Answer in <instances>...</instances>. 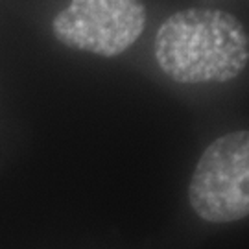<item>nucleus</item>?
Returning <instances> with one entry per match:
<instances>
[{
    "label": "nucleus",
    "mask_w": 249,
    "mask_h": 249,
    "mask_svg": "<svg viewBox=\"0 0 249 249\" xmlns=\"http://www.w3.org/2000/svg\"><path fill=\"white\" fill-rule=\"evenodd\" d=\"M155 59L178 83H225L249 61V37L222 9L190 8L170 15L155 36Z\"/></svg>",
    "instance_id": "obj_1"
},
{
    "label": "nucleus",
    "mask_w": 249,
    "mask_h": 249,
    "mask_svg": "<svg viewBox=\"0 0 249 249\" xmlns=\"http://www.w3.org/2000/svg\"><path fill=\"white\" fill-rule=\"evenodd\" d=\"M188 199L205 222L229 223L249 216V129L207 146L192 174Z\"/></svg>",
    "instance_id": "obj_2"
},
{
    "label": "nucleus",
    "mask_w": 249,
    "mask_h": 249,
    "mask_svg": "<svg viewBox=\"0 0 249 249\" xmlns=\"http://www.w3.org/2000/svg\"><path fill=\"white\" fill-rule=\"evenodd\" d=\"M146 9L141 0H72L53 20L67 46L98 55H118L141 37Z\"/></svg>",
    "instance_id": "obj_3"
}]
</instances>
